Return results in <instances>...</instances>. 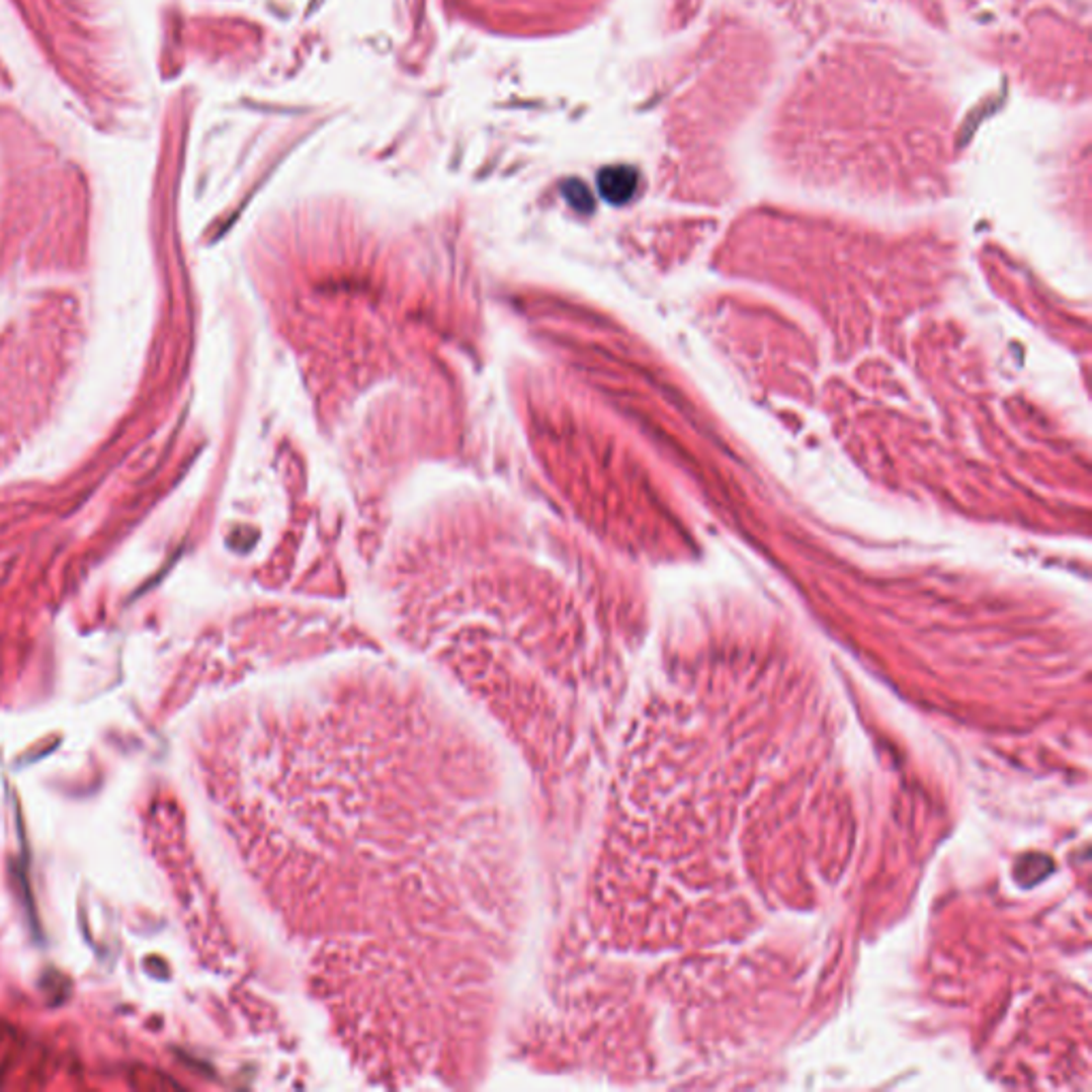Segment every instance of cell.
I'll return each mask as SVG.
<instances>
[{
    "label": "cell",
    "instance_id": "cell-1",
    "mask_svg": "<svg viewBox=\"0 0 1092 1092\" xmlns=\"http://www.w3.org/2000/svg\"><path fill=\"white\" fill-rule=\"evenodd\" d=\"M598 188L608 203L623 205L634 194H637L639 173L632 167H623V165L606 167L598 175Z\"/></svg>",
    "mask_w": 1092,
    "mask_h": 1092
},
{
    "label": "cell",
    "instance_id": "cell-2",
    "mask_svg": "<svg viewBox=\"0 0 1092 1092\" xmlns=\"http://www.w3.org/2000/svg\"><path fill=\"white\" fill-rule=\"evenodd\" d=\"M562 192L566 196V201L577 212L585 214V212L593 209V196H591L589 188L581 180H568L562 186Z\"/></svg>",
    "mask_w": 1092,
    "mask_h": 1092
}]
</instances>
